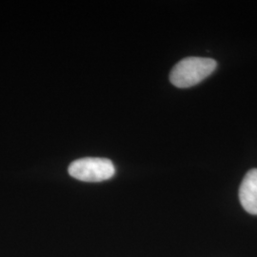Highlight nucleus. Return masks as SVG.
Instances as JSON below:
<instances>
[{
  "label": "nucleus",
  "instance_id": "nucleus-2",
  "mask_svg": "<svg viewBox=\"0 0 257 257\" xmlns=\"http://www.w3.org/2000/svg\"><path fill=\"white\" fill-rule=\"evenodd\" d=\"M68 171L72 177L84 182H101L115 174V168L110 160L97 157L75 160L69 166Z\"/></svg>",
  "mask_w": 257,
  "mask_h": 257
},
{
  "label": "nucleus",
  "instance_id": "nucleus-3",
  "mask_svg": "<svg viewBox=\"0 0 257 257\" xmlns=\"http://www.w3.org/2000/svg\"><path fill=\"white\" fill-rule=\"evenodd\" d=\"M239 200L244 210L257 215V169L248 171L239 188Z\"/></svg>",
  "mask_w": 257,
  "mask_h": 257
},
{
  "label": "nucleus",
  "instance_id": "nucleus-1",
  "mask_svg": "<svg viewBox=\"0 0 257 257\" xmlns=\"http://www.w3.org/2000/svg\"><path fill=\"white\" fill-rule=\"evenodd\" d=\"M217 68L212 58L190 56L179 61L170 74V81L177 88H191L210 76Z\"/></svg>",
  "mask_w": 257,
  "mask_h": 257
}]
</instances>
